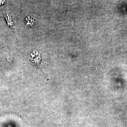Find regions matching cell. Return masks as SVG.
Returning a JSON list of instances; mask_svg holds the SVG:
<instances>
[{
    "label": "cell",
    "instance_id": "cell-1",
    "mask_svg": "<svg viewBox=\"0 0 127 127\" xmlns=\"http://www.w3.org/2000/svg\"><path fill=\"white\" fill-rule=\"evenodd\" d=\"M6 0H0V6L5 4Z\"/></svg>",
    "mask_w": 127,
    "mask_h": 127
}]
</instances>
